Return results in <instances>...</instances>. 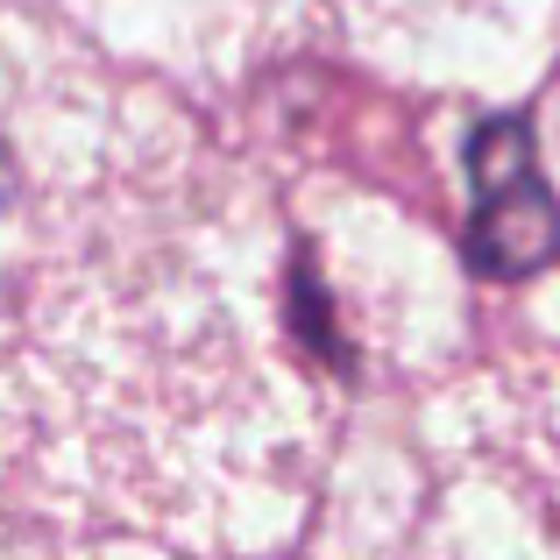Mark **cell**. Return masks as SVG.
<instances>
[{"label": "cell", "instance_id": "cell-1", "mask_svg": "<svg viewBox=\"0 0 560 560\" xmlns=\"http://www.w3.org/2000/svg\"><path fill=\"white\" fill-rule=\"evenodd\" d=\"M468 178H476L468 262L482 277H539L560 256V199L539 185L525 114H497L468 136Z\"/></svg>", "mask_w": 560, "mask_h": 560}]
</instances>
